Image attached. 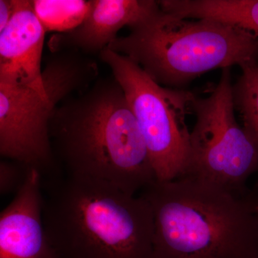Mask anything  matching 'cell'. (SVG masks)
I'll use <instances>...</instances> for the list:
<instances>
[{"label": "cell", "instance_id": "obj_1", "mask_svg": "<svg viewBox=\"0 0 258 258\" xmlns=\"http://www.w3.org/2000/svg\"><path fill=\"white\" fill-rule=\"evenodd\" d=\"M49 132L66 175L136 195L157 180L150 154L115 78L96 80L52 112Z\"/></svg>", "mask_w": 258, "mask_h": 258}, {"label": "cell", "instance_id": "obj_5", "mask_svg": "<svg viewBox=\"0 0 258 258\" xmlns=\"http://www.w3.org/2000/svg\"><path fill=\"white\" fill-rule=\"evenodd\" d=\"M47 93L28 86L0 83V154L34 168L42 176L58 173L49 132L52 112L98 76L96 61L77 50L55 52L42 70Z\"/></svg>", "mask_w": 258, "mask_h": 258}, {"label": "cell", "instance_id": "obj_4", "mask_svg": "<svg viewBox=\"0 0 258 258\" xmlns=\"http://www.w3.org/2000/svg\"><path fill=\"white\" fill-rule=\"evenodd\" d=\"M108 48L138 64L164 87L184 89L212 70L258 59V37L208 19L183 18L160 9Z\"/></svg>", "mask_w": 258, "mask_h": 258}, {"label": "cell", "instance_id": "obj_12", "mask_svg": "<svg viewBox=\"0 0 258 258\" xmlns=\"http://www.w3.org/2000/svg\"><path fill=\"white\" fill-rule=\"evenodd\" d=\"M91 0H32L46 32L64 33L79 27L87 16Z\"/></svg>", "mask_w": 258, "mask_h": 258}, {"label": "cell", "instance_id": "obj_6", "mask_svg": "<svg viewBox=\"0 0 258 258\" xmlns=\"http://www.w3.org/2000/svg\"><path fill=\"white\" fill-rule=\"evenodd\" d=\"M100 58L121 86L143 136L157 181L186 174L190 132L186 116L195 96L185 89L164 87L126 56L107 48Z\"/></svg>", "mask_w": 258, "mask_h": 258}, {"label": "cell", "instance_id": "obj_15", "mask_svg": "<svg viewBox=\"0 0 258 258\" xmlns=\"http://www.w3.org/2000/svg\"><path fill=\"white\" fill-rule=\"evenodd\" d=\"M17 8V0H0V32L13 18Z\"/></svg>", "mask_w": 258, "mask_h": 258}, {"label": "cell", "instance_id": "obj_9", "mask_svg": "<svg viewBox=\"0 0 258 258\" xmlns=\"http://www.w3.org/2000/svg\"><path fill=\"white\" fill-rule=\"evenodd\" d=\"M31 0H17L13 18L0 32V83L28 86L47 93L42 80L46 33Z\"/></svg>", "mask_w": 258, "mask_h": 258}, {"label": "cell", "instance_id": "obj_3", "mask_svg": "<svg viewBox=\"0 0 258 258\" xmlns=\"http://www.w3.org/2000/svg\"><path fill=\"white\" fill-rule=\"evenodd\" d=\"M43 186L44 225L59 258H155L154 217L143 197L67 175Z\"/></svg>", "mask_w": 258, "mask_h": 258}, {"label": "cell", "instance_id": "obj_14", "mask_svg": "<svg viewBox=\"0 0 258 258\" xmlns=\"http://www.w3.org/2000/svg\"><path fill=\"white\" fill-rule=\"evenodd\" d=\"M30 166L18 161L4 159L0 162V193L2 195L18 192L23 186Z\"/></svg>", "mask_w": 258, "mask_h": 258}, {"label": "cell", "instance_id": "obj_8", "mask_svg": "<svg viewBox=\"0 0 258 258\" xmlns=\"http://www.w3.org/2000/svg\"><path fill=\"white\" fill-rule=\"evenodd\" d=\"M43 176L34 168L0 214V258H59L44 225Z\"/></svg>", "mask_w": 258, "mask_h": 258}, {"label": "cell", "instance_id": "obj_13", "mask_svg": "<svg viewBox=\"0 0 258 258\" xmlns=\"http://www.w3.org/2000/svg\"><path fill=\"white\" fill-rule=\"evenodd\" d=\"M242 74L233 84L235 111L242 127L258 151V59L241 66Z\"/></svg>", "mask_w": 258, "mask_h": 258}, {"label": "cell", "instance_id": "obj_7", "mask_svg": "<svg viewBox=\"0 0 258 258\" xmlns=\"http://www.w3.org/2000/svg\"><path fill=\"white\" fill-rule=\"evenodd\" d=\"M222 72L208 96H195L191 102L196 121L190 132L189 166L184 176L244 195L246 181L258 169V151L236 119L231 68Z\"/></svg>", "mask_w": 258, "mask_h": 258}, {"label": "cell", "instance_id": "obj_11", "mask_svg": "<svg viewBox=\"0 0 258 258\" xmlns=\"http://www.w3.org/2000/svg\"><path fill=\"white\" fill-rule=\"evenodd\" d=\"M165 7L180 18L215 20L258 37V0H167Z\"/></svg>", "mask_w": 258, "mask_h": 258}, {"label": "cell", "instance_id": "obj_2", "mask_svg": "<svg viewBox=\"0 0 258 258\" xmlns=\"http://www.w3.org/2000/svg\"><path fill=\"white\" fill-rule=\"evenodd\" d=\"M154 217L155 258H258V215L249 199L191 176L142 190Z\"/></svg>", "mask_w": 258, "mask_h": 258}, {"label": "cell", "instance_id": "obj_16", "mask_svg": "<svg viewBox=\"0 0 258 258\" xmlns=\"http://www.w3.org/2000/svg\"><path fill=\"white\" fill-rule=\"evenodd\" d=\"M256 212H257V215H258V203L256 204Z\"/></svg>", "mask_w": 258, "mask_h": 258}, {"label": "cell", "instance_id": "obj_10", "mask_svg": "<svg viewBox=\"0 0 258 258\" xmlns=\"http://www.w3.org/2000/svg\"><path fill=\"white\" fill-rule=\"evenodd\" d=\"M160 9L154 0H91L87 16L74 30L52 35V53L77 50L83 54L101 53L117 38L123 27L132 28Z\"/></svg>", "mask_w": 258, "mask_h": 258}]
</instances>
